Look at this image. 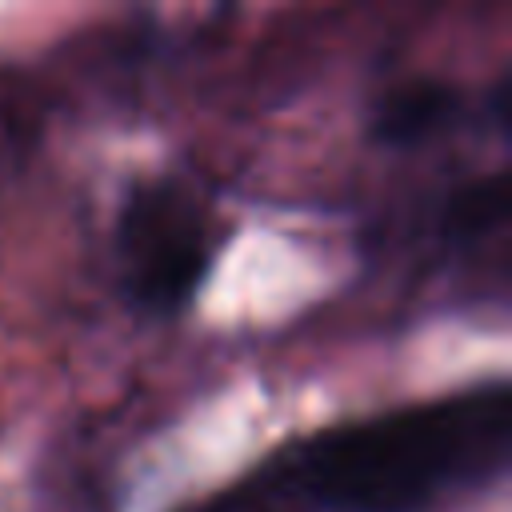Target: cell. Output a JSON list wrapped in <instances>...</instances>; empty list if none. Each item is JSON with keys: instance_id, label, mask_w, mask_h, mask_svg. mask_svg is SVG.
Returning <instances> with one entry per match:
<instances>
[{"instance_id": "2", "label": "cell", "mask_w": 512, "mask_h": 512, "mask_svg": "<svg viewBox=\"0 0 512 512\" xmlns=\"http://www.w3.org/2000/svg\"><path fill=\"white\" fill-rule=\"evenodd\" d=\"M224 228L208 200L172 176L128 188L116 216V268L128 300L152 316H176L212 272Z\"/></svg>"}, {"instance_id": "3", "label": "cell", "mask_w": 512, "mask_h": 512, "mask_svg": "<svg viewBox=\"0 0 512 512\" xmlns=\"http://www.w3.org/2000/svg\"><path fill=\"white\" fill-rule=\"evenodd\" d=\"M456 112V96L444 84L432 80H408L380 96L372 128L384 144H420L432 132H440Z\"/></svg>"}, {"instance_id": "4", "label": "cell", "mask_w": 512, "mask_h": 512, "mask_svg": "<svg viewBox=\"0 0 512 512\" xmlns=\"http://www.w3.org/2000/svg\"><path fill=\"white\" fill-rule=\"evenodd\" d=\"M508 212H512V188H508V176L504 172H492L484 180H472L468 188H460L452 200H448V212H444V224H448V236L460 240V244H500L508 240Z\"/></svg>"}, {"instance_id": "1", "label": "cell", "mask_w": 512, "mask_h": 512, "mask_svg": "<svg viewBox=\"0 0 512 512\" xmlns=\"http://www.w3.org/2000/svg\"><path fill=\"white\" fill-rule=\"evenodd\" d=\"M512 388L468 384L276 444L176 512H452L508 472Z\"/></svg>"}]
</instances>
